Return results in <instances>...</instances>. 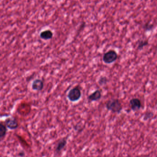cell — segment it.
Returning <instances> with one entry per match:
<instances>
[{"instance_id": "277c9868", "label": "cell", "mask_w": 157, "mask_h": 157, "mask_svg": "<svg viewBox=\"0 0 157 157\" xmlns=\"http://www.w3.org/2000/svg\"><path fill=\"white\" fill-rule=\"evenodd\" d=\"M6 126L8 129L11 130H16L19 126L18 121L14 117H8L4 121Z\"/></svg>"}, {"instance_id": "8992f818", "label": "cell", "mask_w": 157, "mask_h": 157, "mask_svg": "<svg viewBox=\"0 0 157 157\" xmlns=\"http://www.w3.org/2000/svg\"><path fill=\"white\" fill-rule=\"evenodd\" d=\"M44 84L43 80L39 78L35 79L31 84V88L35 91H41L44 88Z\"/></svg>"}, {"instance_id": "7a4b0ae2", "label": "cell", "mask_w": 157, "mask_h": 157, "mask_svg": "<svg viewBox=\"0 0 157 157\" xmlns=\"http://www.w3.org/2000/svg\"><path fill=\"white\" fill-rule=\"evenodd\" d=\"M118 57V54L115 51L110 50L104 53L102 57V60L106 64H111L116 61Z\"/></svg>"}, {"instance_id": "6da1fadb", "label": "cell", "mask_w": 157, "mask_h": 157, "mask_svg": "<svg viewBox=\"0 0 157 157\" xmlns=\"http://www.w3.org/2000/svg\"><path fill=\"white\" fill-rule=\"evenodd\" d=\"M106 108L113 113H120L123 109L122 105L118 99H112L106 102Z\"/></svg>"}, {"instance_id": "4fadbf2b", "label": "cell", "mask_w": 157, "mask_h": 157, "mask_svg": "<svg viewBox=\"0 0 157 157\" xmlns=\"http://www.w3.org/2000/svg\"><path fill=\"white\" fill-rule=\"evenodd\" d=\"M108 79L107 77L105 76H101L99 79L98 81V83L99 85L101 86H104V85H106L108 82Z\"/></svg>"}, {"instance_id": "3957f363", "label": "cell", "mask_w": 157, "mask_h": 157, "mask_svg": "<svg viewBox=\"0 0 157 157\" xmlns=\"http://www.w3.org/2000/svg\"><path fill=\"white\" fill-rule=\"evenodd\" d=\"M82 94L79 87L76 86L70 90L67 95V98L71 102H76L80 99Z\"/></svg>"}, {"instance_id": "9a60e30c", "label": "cell", "mask_w": 157, "mask_h": 157, "mask_svg": "<svg viewBox=\"0 0 157 157\" xmlns=\"http://www.w3.org/2000/svg\"><path fill=\"white\" fill-rule=\"evenodd\" d=\"M18 155H19V156L20 157H24L25 156V153L23 152H21L20 153H19L18 154Z\"/></svg>"}, {"instance_id": "7c38bea8", "label": "cell", "mask_w": 157, "mask_h": 157, "mask_svg": "<svg viewBox=\"0 0 157 157\" xmlns=\"http://www.w3.org/2000/svg\"><path fill=\"white\" fill-rule=\"evenodd\" d=\"M143 28L146 31H151V30H153L154 29V25L153 24H151L149 22H148V23H146L145 25H144Z\"/></svg>"}, {"instance_id": "9c48e42d", "label": "cell", "mask_w": 157, "mask_h": 157, "mask_svg": "<svg viewBox=\"0 0 157 157\" xmlns=\"http://www.w3.org/2000/svg\"><path fill=\"white\" fill-rule=\"evenodd\" d=\"M53 34L52 31L49 29L44 30L40 34V37L41 39L44 40H48L51 39L53 37Z\"/></svg>"}, {"instance_id": "30bf717a", "label": "cell", "mask_w": 157, "mask_h": 157, "mask_svg": "<svg viewBox=\"0 0 157 157\" xmlns=\"http://www.w3.org/2000/svg\"><path fill=\"white\" fill-rule=\"evenodd\" d=\"M7 128L4 123L0 122V139H2L5 137L7 132Z\"/></svg>"}, {"instance_id": "8fae6325", "label": "cell", "mask_w": 157, "mask_h": 157, "mask_svg": "<svg viewBox=\"0 0 157 157\" xmlns=\"http://www.w3.org/2000/svg\"><path fill=\"white\" fill-rule=\"evenodd\" d=\"M148 45V40H139L138 42V45H137V50L140 51L142 50L144 47H146Z\"/></svg>"}, {"instance_id": "ba28073f", "label": "cell", "mask_w": 157, "mask_h": 157, "mask_svg": "<svg viewBox=\"0 0 157 157\" xmlns=\"http://www.w3.org/2000/svg\"><path fill=\"white\" fill-rule=\"evenodd\" d=\"M67 144V140L66 138H62L59 140L57 144V146H56V151L57 154H60L61 151L64 149V147H66Z\"/></svg>"}, {"instance_id": "52a82bcc", "label": "cell", "mask_w": 157, "mask_h": 157, "mask_svg": "<svg viewBox=\"0 0 157 157\" xmlns=\"http://www.w3.org/2000/svg\"><path fill=\"white\" fill-rule=\"evenodd\" d=\"M101 92L99 90H97L92 92L91 94L88 96L87 99L89 101H95L99 100L101 98Z\"/></svg>"}, {"instance_id": "5b68a950", "label": "cell", "mask_w": 157, "mask_h": 157, "mask_svg": "<svg viewBox=\"0 0 157 157\" xmlns=\"http://www.w3.org/2000/svg\"><path fill=\"white\" fill-rule=\"evenodd\" d=\"M129 103L131 109L134 112L138 111L142 108V102L141 100L137 98L131 99Z\"/></svg>"}, {"instance_id": "5bb4252c", "label": "cell", "mask_w": 157, "mask_h": 157, "mask_svg": "<svg viewBox=\"0 0 157 157\" xmlns=\"http://www.w3.org/2000/svg\"><path fill=\"white\" fill-rule=\"evenodd\" d=\"M154 113L153 112L148 111L145 114H144V121H147V120H149L153 118L154 116Z\"/></svg>"}]
</instances>
